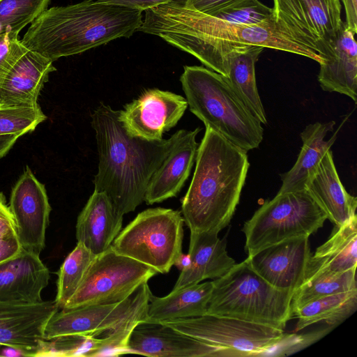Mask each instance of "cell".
<instances>
[{
	"label": "cell",
	"instance_id": "cell-2",
	"mask_svg": "<svg viewBox=\"0 0 357 357\" xmlns=\"http://www.w3.org/2000/svg\"><path fill=\"white\" fill-rule=\"evenodd\" d=\"M185 1H173L145 10L138 31L157 36L190 54L210 45L228 43L268 47L322 62L318 53L296 38L273 15L256 24H237L191 10Z\"/></svg>",
	"mask_w": 357,
	"mask_h": 357
},
{
	"label": "cell",
	"instance_id": "cell-34",
	"mask_svg": "<svg viewBox=\"0 0 357 357\" xmlns=\"http://www.w3.org/2000/svg\"><path fill=\"white\" fill-rule=\"evenodd\" d=\"M213 16L233 24H256L271 17L273 9L259 0H246Z\"/></svg>",
	"mask_w": 357,
	"mask_h": 357
},
{
	"label": "cell",
	"instance_id": "cell-26",
	"mask_svg": "<svg viewBox=\"0 0 357 357\" xmlns=\"http://www.w3.org/2000/svg\"><path fill=\"white\" fill-rule=\"evenodd\" d=\"M335 122H316L309 124L301 133L303 146L294 165L280 174L282 185L279 192L305 190L309 179L316 172L325 153L331 149L337 137V130L328 140L324 138L333 130Z\"/></svg>",
	"mask_w": 357,
	"mask_h": 357
},
{
	"label": "cell",
	"instance_id": "cell-13",
	"mask_svg": "<svg viewBox=\"0 0 357 357\" xmlns=\"http://www.w3.org/2000/svg\"><path fill=\"white\" fill-rule=\"evenodd\" d=\"M187 107V100L183 96L151 89L119 110V118L129 135L150 141L160 140L164 132L177 124Z\"/></svg>",
	"mask_w": 357,
	"mask_h": 357
},
{
	"label": "cell",
	"instance_id": "cell-22",
	"mask_svg": "<svg viewBox=\"0 0 357 357\" xmlns=\"http://www.w3.org/2000/svg\"><path fill=\"white\" fill-rule=\"evenodd\" d=\"M123 217L105 193L94 190L77 217V242L95 255L102 253L121 231Z\"/></svg>",
	"mask_w": 357,
	"mask_h": 357
},
{
	"label": "cell",
	"instance_id": "cell-9",
	"mask_svg": "<svg viewBox=\"0 0 357 357\" xmlns=\"http://www.w3.org/2000/svg\"><path fill=\"white\" fill-rule=\"evenodd\" d=\"M161 323L206 343L232 350L239 357L268 356L287 335L284 330L270 326L210 314Z\"/></svg>",
	"mask_w": 357,
	"mask_h": 357
},
{
	"label": "cell",
	"instance_id": "cell-14",
	"mask_svg": "<svg viewBox=\"0 0 357 357\" xmlns=\"http://www.w3.org/2000/svg\"><path fill=\"white\" fill-rule=\"evenodd\" d=\"M9 207L22 249L40 255L45 245L51 206L45 185L28 166L12 190Z\"/></svg>",
	"mask_w": 357,
	"mask_h": 357
},
{
	"label": "cell",
	"instance_id": "cell-28",
	"mask_svg": "<svg viewBox=\"0 0 357 357\" xmlns=\"http://www.w3.org/2000/svg\"><path fill=\"white\" fill-rule=\"evenodd\" d=\"M212 289V281H208L172 291L164 297H157L151 292L146 321L161 322L204 315Z\"/></svg>",
	"mask_w": 357,
	"mask_h": 357
},
{
	"label": "cell",
	"instance_id": "cell-25",
	"mask_svg": "<svg viewBox=\"0 0 357 357\" xmlns=\"http://www.w3.org/2000/svg\"><path fill=\"white\" fill-rule=\"evenodd\" d=\"M356 266L357 215H355L342 225H335L328 239L311 254L304 282L318 274L341 273L356 269Z\"/></svg>",
	"mask_w": 357,
	"mask_h": 357
},
{
	"label": "cell",
	"instance_id": "cell-29",
	"mask_svg": "<svg viewBox=\"0 0 357 357\" xmlns=\"http://www.w3.org/2000/svg\"><path fill=\"white\" fill-rule=\"evenodd\" d=\"M356 308L357 289L318 298L292 312V318L298 319L295 330L298 331L322 321L335 327L354 314Z\"/></svg>",
	"mask_w": 357,
	"mask_h": 357
},
{
	"label": "cell",
	"instance_id": "cell-36",
	"mask_svg": "<svg viewBox=\"0 0 357 357\" xmlns=\"http://www.w3.org/2000/svg\"><path fill=\"white\" fill-rule=\"evenodd\" d=\"M246 0H185L187 8L211 16Z\"/></svg>",
	"mask_w": 357,
	"mask_h": 357
},
{
	"label": "cell",
	"instance_id": "cell-15",
	"mask_svg": "<svg viewBox=\"0 0 357 357\" xmlns=\"http://www.w3.org/2000/svg\"><path fill=\"white\" fill-rule=\"evenodd\" d=\"M128 354L163 357H239L230 349L212 345L161 322L141 321L132 331Z\"/></svg>",
	"mask_w": 357,
	"mask_h": 357
},
{
	"label": "cell",
	"instance_id": "cell-37",
	"mask_svg": "<svg viewBox=\"0 0 357 357\" xmlns=\"http://www.w3.org/2000/svg\"><path fill=\"white\" fill-rule=\"evenodd\" d=\"M14 237H17L14 217L3 194L0 192V239Z\"/></svg>",
	"mask_w": 357,
	"mask_h": 357
},
{
	"label": "cell",
	"instance_id": "cell-1",
	"mask_svg": "<svg viewBox=\"0 0 357 357\" xmlns=\"http://www.w3.org/2000/svg\"><path fill=\"white\" fill-rule=\"evenodd\" d=\"M98 165L94 190L107 195L122 215L134 211L145 199L149 183L167 156L172 138L150 141L129 135L119 110L100 103L91 114Z\"/></svg>",
	"mask_w": 357,
	"mask_h": 357
},
{
	"label": "cell",
	"instance_id": "cell-5",
	"mask_svg": "<svg viewBox=\"0 0 357 357\" xmlns=\"http://www.w3.org/2000/svg\"><path fill=\"white\" fill-rule=\"evenodd\" d=\"M180 81L190 112L236 146L258 148L261 123L248 109L225 76L203 66H185Z\"/></svg>",
	"mask_w": 357,
	"mask_h": 357
},
{
	"label": "cell",
	"instance_id": "cell-41",
	"mask_svg": "<svg viewBox=\"0 0 357 357\" xmlns=\"http://www.w3.org/2000/svg\"><path fill=\"white\" fill-rule=\"evenodd\" d=\"M20 137L18 135H0V158L9 151Z\"/></svg>",
	"mask_w": 357,
	"mask_h": 357
},
{
	"label": "cell",
	"instance_id": "cell-31",
	"mask_svg": "<svg viewBox=\"0 0 357 357\" xmlns=\"http://www.w3.org/2000/svg\"><path fill=\"white\" fill-rule=\"evenodd\" d=\"M95 257L83 244L77 242L66 257L58 272L54 300L59 309L63 308L75 294Z\"/></svg>",
	"mask_w": 357,
	"mask_h": 357
},
{
	"label": "cell",
	"instance_id": "cell-30",
	"mask_svg": "<svg viewBox=\"0 0 357 357\" xmlns=\"http://www.w3.org/2000/svg\"><path fill=\"white\" fill-rule=\"evenodd\" d=\"M356 289V269L316 275L305 281L293 294L291 316L294 310L314 300Z\"/></svg>",
	"mask_w": 357,
	"mask_h": 357
},
{
	"label": "cell",
	"instance_id": "cell-33",
	"mask_svg": "<svg viewBox=\"0 0 357 357\" xmlns=\"http://www.w3.org/2000/svg\"><path fill=\"white\" fill-rule=\"evenodd\" d=\"M46 119L39 105H0V135H18L20 136L33 130Z\"/></svg>",
	"mask_w": 357,
	"mask_h": 357
},
{
	"label": "cell",
	"instance_id": "cell-42",
	"mask_svg": "<svg viewBox=\"0 0 357 357\" xmlns=\"http://www.w3.org/2000/svg\"><path fill=\"white\" fill-rule=\"evenodd\" d=\"M0 356L20 357L31 356L29 352L24 350L12 347L4 346V347L0 350Z\"/></svg>",
	"mask_w": 357,
	"mask_h": 357
},
{
	"label": "cell",
	"instance_id": "cell-23",
	"mask_svg": "<svg viewBox=\"0 0 357 357\" xmlns=\"http://www.w3.org/2000/svg\"><path fill=\"white\" fill-rule=\"evenodd\" d=\"M226 240L218 233L190 231L188 255L190 265L181 271L172 291L201 282L206 279H217L226 274L236 264L229 256Z\"/></svg>",
	"mask_w": 357,
	"mask_h": 357
},
{
	"label": "cell",
	"instance_id": "cell-6",
	"mask_svg": "<svg viewBox=\"0 0 357 357\" xmlns=\"http://www.w3.org/2000/svg\"><path fill=\"white\" fill-rule=\"evenodd\" d=\"M210 314L233 317L284 330L292 318L294 292L278 289L255 272L245 259L212 280Z\"/></svg>",
	"mask_w": 357,
	"mask_h": 357
},
{
	"label": "cell",
	"instance_id": "cell-27",
	"mask_svg": "<svg viewBox=\"0 0 357 357\" xmlns=\"http://www.w3.org/2000/svg\"><path fill=\"white\" fill-rule=\"evenodd\" d=\"M264 47L236 45L227 56L228 84L248 109L261 123H267L266 112L256 82L255 63Z\"/></svg>",
	"mask_w": 357,
	"mask_h": 357
},
{
	"label": "cell",
	"instance_id": "cell-10",
	"mask_svg": "<svg viewBox=\"0 0 357 357\" xmlns=\"http://www.w3.org/2000/svg\"><path fill=\"white\" fill-rule=\"evenodd\" d=\"M153 268L111 248L96 255L79 287L63 308L116 303L157 274Z\"/></svg>",
	"mask_w": 357,
	"mask_h": 357
},
{
	"label": "cell",
	"instance_id": "cell-3",
	"mask_svg": "<svg viewBox=\"0 0 357 357\" xmlns=\"http://www.w3.org/2000/svg\"><path fill=\"white\" fill-rule=\"evenodd\" d=\"M142 12L121 5L84 0L47 8L21 40L52 61L119 38H130L142 24Z\"/></svg>",
	"mask_w": 357,
	"mask_h": 357
},
{
	"label": "cell",
	"instance_id": "cell-32",
	"mask_svg": "<svg viewBox=\"0 0 357 357\" xmlns=\"http://www.w3.org/2000/svg\"><path fill=\"white\" fill-rule=\"evenodd\" d=\"M50 0H0V29L13 38L47 8Z\"/></svg>",
	"mask_w": 357,
	"mask_h": 357
},
{
	"label": "cell",
	"instance_id": "cell-38",
	"mask_svg": "<svg viewBox=\"0 0 357 357\" xmlns=\"http://www.w3.org/2000/svg\"><path fill=\"white\" fill-rule=\"evenodd\" d=\"M101 2L121 5L130 8L145 11L161 4L178 0H98Z\"/></svg>",
	"mask_w": 357,
	"mask_h": 357
},
{
	"label": "cell",
	"instance_id": "cell-40",
	"mask_svg": "<svg viewBox=\"0 0 357 357\" xmlns=\"http://www.w3.org/2000/svg\"><path fill=\"white\" fill-rule=\"evenodd\" d=\"M346 15L347 26L357 33V0H340Z\"/></svg>",
	"mask_w": 357,
	"mask_h": 357
},
{
	"label": "cell",
	"instance_id": "cell-39",
	"mask_svg": "<svg viewBox=\"0 0 357 357\" xmlns=\"http://www.w3.org/2000/svg\"><path fill=\"white\" fill-rule=\"evenodd\" d=\"M22 250L17 237L0 239V264L17 255Z\"/></svg>",
	"mask_w": 357,
	"mask_h": 357
},
{
	"label": "cell",
	"instance_id": "cell-4",
	"mask_svg": "<svg viewBox=\"0 0 357 357\" xmlns=\"http://www.w3.org/2000/svg\"><path fill=\"white\" fill-rule=\"evenodd\" d=\"M195 163L182 200L184 222L190 231L219 233L239 203L250 167L247 151L206 127Z\"/></svg>",
	"mask_w": 357,
	"mask_h": 357
},
{
	"label": "cell",
	"instance_id": "cell-35",
	"mask_svg": "<svg viewBox=\"0 0 357 357\" xmlns=\"http://www.w3.org/2000/svg\"><path fill=\"white\" fill-rule=\"evenodd\" d=\"M20 45L19 38H13L0 29V82L16 58Z\"/></svg>",
	"mask_w": 357,
	"mask_h": 357
},
{
	"label": "cell",
	"instance_id": "cell-18",
	"mask_svg": "<svg viewBox=\"0 0 357 357\" xmlns=\"http://www.w3.org/2000/svg\"><path fill=\"white\" fill-rule=\"evenodd\" d=\"M199 128L179 130L173 134L170 151L152 176L145 195L147 204L162 202L176 196L188 178L195 162Z\"/></svg>",
	"mask_w": 357,
	"mask_h": 357
},
{
	"label": "cell",
	"instance_id": "cell-12",
	"mask_svg": "<svg viewBox=\"0 0 357 357\" xmlns=\"http://www.w3.org/2000/svg\"><path fill=\"white\" fill-rule=\"evenodd\" d=\"M273 1L274 18L319 55L343 23L340 0Z\"/></svg>",
	"mask_w": 357,
	"mask_h": 357
},
{
	"label": "cell",
	"instance_id": "cell-11",
	"mask_svg": "<svg viewBox=\"0 0 357 357\" xmlns=\"http://www.w3.org/2000/svg\"><path fill=\"white\" fill-rule=\"evenodd\" d=\"M151 292L146 282L119 303L61 309L47 322L43 338L48 340L64 335L100 337L148 303Z\"/></svg>",
	"mask_w": 357,
	"mask_h": 357
},
{
	"label": "cell",
	"instance_id": "cell-24",
	"mask_svg": "<svg viewBox=\"0 0 357 357\" xmlns=\"http://www.w3.org/2000/svg\"><path fill=\"white\" fill-rule=\"evenodd\" d=\"M305 189L335 225H342L356 215L357 199L342 185L331 149L324 155Z\"/></svg>",
	"mask_w": 357,
	"mask_h": 357
},
{
	"label": "cell",
	"instance_id": "cell-21",
	"mask_svg": "<svg viewBox=\"0 0 357 357\" xmlns=\"http://www.w3.org/2000/svg\"><path fill=\"white\" fill-rule=\"evenodd\" d=\"M50 274L38 255L24 249L0 264V302L33 304L43 301L42 290Z\"/></svg>",
	"mask_w": 357,
	"mask_h": 357
},
{
	"label": "cell",
	"instance_id": "cell-17",
	"mask_svg": "<svg viewBox=\"0 0 357 357\" xmlns=\"http://www.w3.org/2000/svg\"><path fill=\"white\" fill-rule=\"evenodd\" d=\"M355 33L343 22L337 33L320 50L318 82L322 90L357 101V43Z\"/></svg>",
	"mask_w": 357,
	"mask_h": 357
},
{
	"label": "cell",
	"instance_id": "cell-43",
	"mask_svg": "<svg viewBox=\"0 0 357 357\" xmlns=\"http://www.w3.org/2000/svg\"><path fill=\"white\" fill-rule=\"evenodd\" d=\"M174 265L181 270V271L188 268L190 265V258L189 255H185L182 252L176 259Z\"/></svg>",
	"mask_w": 357,
	"mask_h": 357
},
{
	"label": "cell",
	"instance_id": "cell-20",
	"mask_svg": "<svg viewBox=\"0 0 357 357\" xmlns=\"http://www.w3.org/2000/svg\"><path fill=\"white\" fill-rule=\"evenodd\" d=\"M53 61L21 45L14 61L0 82V105L35 106L50 73Z\"/></svg>",
	"mask_w": 357,
	"mask_h": 357
},
{
	"label": "cell",
	"instance_id": "cell-16",
	"mask_svg": "<svg viewBox=\"0 0 357 357\" xmlns=\"http://www.w3.org/2000/svg\"><path fill=\"white\" fill-rule=\"evenodd\" d=\"M311 254L309 237L300 236L268 246L245 260L270 284L294 293L304 282Z\"/></svg>",
	"mask_w": 357,
	"mask_h": 357
},
{
	"label": "cell",
	"instance_id": "cell-7",
	"mask_svg": "<svg viewBox=\"0 0 357 357\" xmlns=\"http://www.w3.org/2000/svg\"><path fill=\"white\" fill-rule=\"evenodd\" d=\"M326 220V213L306 189L278 192L243 225L248 256L288 239L309 237L322 227Z\"/></svg>",
	"mask_w": 357,
	"mask_h": 357
},
{
	"label": "cell",
	"instance_id": "cell-19",
	"mask_svg": "<svg viewBox=\"0 0 357 357\" xmlns=\"http://www.w3.org/2000/svg\"><path fill=\"white\" fill-rule=\"evenodd\" d=\"M59 310L55 301L33 304L0 302V345L24 350L34 357L45 326Z\"/></svg>",
	"mask_w": 357,
	"mask_h": 357
},
{
	"label": "cell",
	"instance_id": "cell-8",
	"mask_svg": "<svg viewBox=\"0 0 357 357\" xmlns=\"http://www.w3.org/2000/svg\"><path fill=\"white\" fill-rule=\"evenodd\" d=\"M184 219L170 208H149L123 229L111 245L117 254L168 273L182 253Z\"/></svg>",
	"mask_w": 357,
	"mask_h": 357
}]
</instances>
